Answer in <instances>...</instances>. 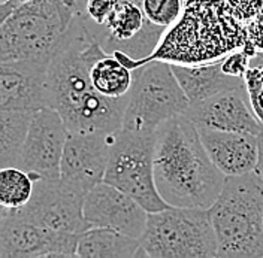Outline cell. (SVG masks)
Masks as SVG:
<instances>
[{
  "mask_svg": "<svg viewBox=\"0 0 263 258\" xmlns=\"http://www.w3.org/2000/svg\"><path fill=\"white\" fill-rule=\"evenodd\" d=\"M106 51L84 30L72 34L48 66V108L62 115L69 131L115 133L123 127L129 94L108 97L91 81V67Z\"/></svg>",
  "mask_w": 263,
  "mask_h": 258,
  "instance_id": "6da1fadb",
  "label": "cell"
},
{
  "mask_svg": "<svg viewBox=\"0 0 263 258\" xmlns=\"http://www.w3.org/2000/svg\"><path fill=\"white\" fill-rule=\"evenodd\" d=\"M154 181L169 206L210 209L226 175L210 158L197 126L184 113L156 130Z\"/></svg>",
  "mask_w": 263,
  "mask_h": 258,
  "instance_id": "7a4b0ae2",
  "label": "cell"
},
{
  "mask_svg": "<svg viewBox=\"0 0 263 258\" xmlns=\"http://www.w3.org/2000/svg\"><path fill=\"white\" fill-rule=\"evenodd\" d=\"M247 24L230 12L226 0H184V11L160 47L145 60L195 65L226 57L244 47Z\"/></svg>",
  "mask_w": 263,
  "mask_h": 258,
  "instance_id": "3957f363",
  "label": "cell"
},
{
  "mask_svg": "<svg viewBox=\"0 0 263 258\" xmlns=\"http://www.w3.org/2000/svg\"><path fill=\"white\" fill-rule=\"evenodd\" d=\"M218 258L263 257V177L254 170L226 176L210 208Z\"/></svg>",
  "mask_w": 263,
  "mask_h": 258,
  "instance_id": "277c9868",
  "label": "cell"
},
{
  "mask_svg": "<svg viewBox=\"0 0 263 258\" xmlns=\"http://www.w3.org/2000/svg\"><path fill=\"white\" fill-rule=\"evenodd\" d=\"M77 0H32L0 21V62L47 58L73 34Z\"/></svg>",
  "mask_w": 263,
  "mask_h": 258,
  "instance_id": "5b68a950",
  "label": "cell"
},
{
  "mask_svg": "<svg viewBox=\"0 0 263 258\" xmlns=\"http://www.w3.org/2000/svg\"><path fill=\"white\" fill-rule=\"evenodd\" d=\"M141 245L145 257L151 258H211L218 251L211 215L205 208L167 206L148 212Z\"/></svg>",
  "mask_w": 263,
  "mask_h": 258,
  "instance_id": "8992f818",
  "label": "cell"
},
{
  "mask_svg": "<svg viewBox=\"0 0 263 258\" xmlns=\"http://www.w3.org/2000/svg\"><path fill=\"white\" fill-rule=\"evenodd\" d=\"M189 106L190 100L171 63L149 60L135 69L121 129L156 131L167 120L185 113Z\"/></svg>",
  "mask_w": 263,
  "mask_h": 258,
  "instance_id": "52a82bcc",
  "label": "cell"
},
{
  "mask_svg": "<svg viewBox=\"0 0 263 258\" xmlns=\"http://www.w3.org/2000/svg\"><path fill=\"white\" fill-rule=\"evenodd\" d=\"M154 145L156 131H115L103 177L105 182L138 200L148 212H159L169 206L154 181Z\"/></svg>",
  "mask_w": 263,
  "mask_h": 258,
  "instance_id": "ba28073f",
  "label": "cell"
},
{
  "mask_svg": "<svg viewBox=\"0 0 263 258\" xmlns=\"http://www.w3.org/2000/svg\"><path fill=\"white\" fill-rule=\"evenodd\" d=\"M87 194L84 188L62 177H36L29 203L14 210L36 226L81 237L91 228L84 216Z\"/></svg>",
  "mask_w": 263,
  "mask_h": 258,
  "instance_id": "9c48e42d",
  "label": "cell"
},
{
  "mask_svg": "<svg viewBox=\"0 0 263 258\" xmlns=\"http://www.w3.org/2000/svg\"><path fill=\"white\" fill-rule=\"evenodd\" d=\"M78 236L36 226L14 209L2 208L0 258L77 257Z\"/></svg>",
  "mask_w": 263,
  "mask_h": 258,
  "instance_id": "30bf717a",
  "label": "cell"
},
{
  "mask_svg": "<svg viewBox=\"0 0 263 258\" xmlns=\"http://www.w3.org/2000/svg\"><path fill=\"white\" fill-rule=\"evenodd\" d=\"M67 134L69 130L55 109L42 108L36 111L18 167L34 177H60Z\"/></svg>",
  "mask_w": 263,
  "mask_h": 258,
  "instance_id": "8fae6325",
  "label": "cell"
},
{
  "mask_svg": "<svg viewBox=\"0 0 263 258\" xmlns=\"http://www.w3.org/2000/svg\"><path fill=\"white\" fill-rule=\"evenodd\" d=\"M84 216L91 227L114 228L141 239L147 227L148 210L132 195L103 181L87 194Z\"/></svg>",
  "mask_w": 263,
  "mask_h": 258,
  "instance_id": "7c38bea8",
  "label": "cell"
},
{
  "mask_svg": "<svg viewBox=\"0 0 263 258\" xmlns=\"http://www.w3.org/2000/svg\"><path fill=\"white\" fill-rule=\"evenodd\" d=\"M49 63L47 58L0 62V109L48 108Z\"/></svg>",
  "mask_w": 263,
  "mask_h": 258,
  "instance_id": "4fadbf2b",
  "label": "cell"
},
{
  "mask_svg": "<svg viewBox=\"0 0 263 258\" xmlns=\"http://www.w3.org/2000/svg\"><path fill=\"white\" fill-rule=\"evenodd\" d=\"M114 133L69 131L60 177L90 191L103 182Z\"/></svg>",
  "mask_w": 263,
  "mask_h": 258,
  "instance_id": "5bb4252c",
  "label": "cell"
},
{
  "mask_svg": "<svg viewBox=\"0 0 263 258\" xmlns=\"http://www.w3.org/2000/svg\"><path fill=\"white\" fill-rule=\"evenodd\" d=\"M197 127L260 134L263 126L251 108L246 87L226 90L196 103L184 113Z\"/></svg>",
  "mask_w": 263,
  "mask_h": 258,
  "instance_id": "9a60e30c",
  "label": "cell"
},
{
  "mask_svg": "<svg viewBox=\"0 0 263 258\" xmlns=\"http://www.w3.org/2000/svg\"><path fill=\"white\" fill-rule=\"evenodd\" d=\"M197 130L210 158L226 176H239L256 170L260 154L259 134L210 127Z\"/></svg>",
  "mask_w": 263,
  "mask_h": 258,
  "instance_id": "2e32d148",
  "label": "cell"
},
{
  "mask_svg": "<svg viewBox=\"0 0 263 258\" xmlns=\"http://www.w3.org/2000/svg\"><path fill=\"white\" fill-rule=\"evenodd\" d=\"M221 65L223 58L195 65L171 63L181 88L189 97L190 103L205 100L226 90L246 87L242 78H235L224 73Z\"/></svg>",
  "mask_w": 263,
  "mask_h": 258,
  "instance_id": "e0dca14e",
  "label": "cell"
},
{
  "mask_svg": "<svg viewBox=\"0 0 263 258\" xmlns=\"http://www.w3.org/2000/svg\"><path fill=\"white\" fill-rule=\"evenodd\" d=\"M77 257L132 258L145 257L141 239L120 233L114 228L91 227L78 241Z\"/></svg>",
  "mask_w": 263,
  "mask_h": 258,
  "instance_id": "ac0fdd59",
  "label": "cell"
},
{
  "mask_svg": "<svg viewBox=\"0 0 263 258\" xmlns=\"http://www.w3.org/2000/svg\"><path fill=\"white\" fill-rule=\"evenodd\" d=\"M33 111L0 109V164L20 166L23 148L32 124Z\"/></svg>",
  "mask_w": 263,
  "mask_h": 258,
  "instance_id": "d6986e66",
  "label": "cell"
},
{
  "mask_svg": "<svg viewBox=\"0 0 263 258\" xmlns=\"http://www.w3.org/2000/svg\"><path fill=\"white\" fill-rule=\"evenodd\" d=\"M91 81L103 96L114 98L127 96L135 81V70L117 55L105 52L91 67Z\"/></svg>",
  "mask_w": 263,
  "mask_h": 258,
  "instance_id": "ffe728a7",
  "label": "cell"
},
{
  "mask_svg": "<svg viewBox=\"0 0 263 258\" xmlns=\"http://www.w3.org/2000/svg\"><path fill=\"white\" fill-rule=\"evenodd\" d=\"M36 177L21 167H2L0 170V205L6 209H20L29 203Z\"/></svg>",
  "mask_w": 263,
  "mask_h": 258,
  "instance_id": "44dd1931",
  "label": "cell"
},
{
  "mask_svg": "<svg viewBox=\"0 0 263 258\" xmlns=\"http://www.w3.org/2000/svg\"><path fill=\"white\" fill-rule=\"evenodd\" d=\"M142 8L151 23L169 29L182 15L184 0H144Z\"/></svg>",
  "mask_w": 263,
  "mask_h": 258,
  "instance_id": "7402d4cb",
  "label": "cell"
},
{
  "mask_svg": "<svg viewBox=\"0 0 263 258\" xmlns=\"http://www.w3.org/2000/svg\"><path fill=\"white\" fill-rule=\"evenodd\" d=\"M244 82L251 108L263 126V62L256 66H250L244 76Z\"/></svg>",
  "mask_w": 263,
  "mask_h": 258,
  "instance_id": "603a6c76",
  "label": "cell"
},
{
  "mask_svg": "<svg viewBox=\"0 0 263 258\" xmlns=\"http://www.w3.org/2000/svg\"><path fill=\"white\" fill-rule=\"evenodd\" d=\"M254 55H256L254 51L251 48H248L247 45L232 51L226 57H223V65H221L223 72L230 75V76L242 78L244 80L247 70L251 66V58Z\"/></svg>",
  "mask_w": 263,
  "mask_h": 258,
  "instance_id": "cb8c5ba5",
  "label": "cell"
},
{
  "mask_svg": "<svg viewBox=\"0 0 263 258\" xmlns=\"http://www.w3.org/2000/svg\"><path fill=\"white\" fill-rule=\"evenodd\" d=\"M230 12L244 24L251 23L263 11V0H226Z\"/></svg>",
  "mask_w": 263,
  "mask_h": 258,
  "instance_id": "d4e9b609",
  "label": "cell"
},
{
  "mask_svg": "<svg viewBox=\"0 0 263 258\" xmlns=\"http://www.w3.org/2000/svg\"><path fill=\"white\" fill-rule=\"evenodd\" d=\"M246 45L253 49L256 55L263 52V11L257 18L247 24Z\"/></svg>",
  "mask_w": 263,
  "mask_h": 258,
  "instance_id": "484cf974",
  "label": "cell"
},
{
  "mask_svg": "<svg viewBox=\"0 0 263 258\" xmlns=\"http://www.w3.org/2000/svg\"><path fill=\"white\" fill-rule=\"evenodd\" d=\"M117 0H87V12L96 24L103 26L114 11Z\"/></svg>",
  "mask_w": 263,
  "mask_h": 258,
  "instance_id": "4316f807",
  "label": "cell"
},
{
  "mask_svg": "<svg viewBox=\"0 0 263 258\" xmlns=\"http://www.w3.org/2000/svg\"><path fill=\"white\" fill-rule=\"evenodd\" d=\"M27 2H32V0H5V2H2V5H0V21H3L14 9L24 5V3H27Z\"/></svg>",
  "mask_w": 263,
  "mask_h": 258,
  "instance_id": "83f0119b",
  "label": "cell"
},
{
  "mask_svg": "<svg viewBox=\"0 0 263 258\" xmlns=\"http://www.w3.org/2000/svg\"><path fill=\"white\" fill-rule=\"evenodd\" d=\"M259 145H260V154H259V163H257L256 172L263 177V131L259 134Z\"/></svg>",
  "mask_w": 263,
  "mask_h": 258,
  "instance_id": "f1b7e54d",
  "label": "cell"
}]
</instances>
